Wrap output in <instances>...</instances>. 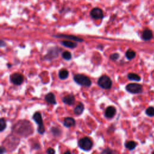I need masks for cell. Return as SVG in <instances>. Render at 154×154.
I'll return each mask as SVG.
<instances>
[{
  "label": "cell",
  "instance_id": "f1b7e54d",
  "mask_svg": "<svg viewBox=\"0 0 154 154\" xmlns=\"http://www.w3.org/2000/svg\"><path fill=\"white\" fill-rule=\"evenodd\" d=\"M64 153H70V152L69 151V150H67V151H66V152H64Z\"/></svg>",
  "mask_w": 154,
  "mask_h": 154
},
{
  "label": "cell",
  "instance_id": "cb8c5ba5",
  "mask_svg": "<svg viewBox=\"0 0 154 154\" xmlns=\"http://www.w3.org/2000/svg\"><path fill=\"white\" fill-rule=\"evenodd\" d=\"M146 113L149 116H154V108L150 106L146 110Z\"/></svg>",
  "mask_w": 154,
  "mask_h": 154
},
{
  "label": "cell",
  "instance_id": "603a6c76",
  "mask_svg": "<svg viewBox=\"0 0 154 154\" xmlns=\"http://www.w3.org/2000/svg\"><path fill=\"white\" fill-rule=\"evenodd\" d=\"M7 125H6V122L4 120V119L1 118L0 119V131L1 132H2L5 128H6Z\"/></svg>",
  "mask_w": 154,
  "mask_h": 154
},
{
  "label": "cell",
  "instance_id": "5b68a950",
  "mask_svg": "<svg viewBox=\"0 0 154 154\" xmlns=\"http://www.w3.org/2000/svg\"><path fill=\"white\" fill-rule=\"evenodd\" d=\"M126 90L131 93L137 94L141 93L143 91V87L138 84L130 83L126 85Z\"/></svg>",
  "mask_w": 154,
  "mask_h": 154
},
{
  "label": "cell",
  "instance_id": "4fadbf2b",
  "mask_svg": "<svg viewBox=\"0 0 154 154\" xmlns=\"http://www.w3.org/2000/svg\"><path fill=\"white\" fill-rule=\"evenodd\" d=\"M153 37L152 31L149 29H146L142 33V38L144 40H150Z\"/></svg>",
  "mask_w": 154,
  "mask_h": 154
},
{
  "label": "cell",
  "instance_id": "52a82bcc",
  "mask_svg": "<svg viewBox=\"0 0 154 154\" xmlns=\"http://www.w3.org/2000/svg\"><path fill=\"white\" fill-rule=\"evenodd\" d=\"M10 79L13 84L16 85H19L23 83L24 78L21 74L19 73H14L10 76Z\"/></svg>",
  "mask_w": 154,
  "mask_h": 154
},
{
  "label": "cell",
  "instance_id": "d6986e66",
  "mask_svg": "<svg viewBox=\"0 0 154 154\" xmlns=\"http://www.w3.org/2000/svg\"><path fill=\"white\" fill-rule=\"evenodd\" d=\"M136 146H137V143L134 141H129L125 143L126 148H127L130 150L134 149L136 147Z\"/></svg>",
  "mask_w": 154,
  "mask_h": 154
},
{
  "label": "cell",
  "instance_id": "7a4b0ae2",
  "mask_svg": "<svg viewBox=\"0 0 154 154\" xmlns=\"http://www.w3.org/2000/svg\"><path fill=\"white\" fill-rule=\"evenodd\" d=\"M78 146L84 151H89L93 147V141L88 137H83L78 141Z\"/></svg>",
  "mask_w": 154,
  "mask_h": 154
},
{
  "label": "cell",
  "instance_id": "44dd1931",
  "mask_svg": "<svg viewBox=\"0 0 154 154\" xmlns=\"http://www.w3.org/2000/svg\"><path fill=\"white\" fill-rule=\"evenodd\" d=\"M51 132L52 134V135L55 137H58L59 135H61V131L60 129L56 128V127H53L51 128Z\"/></svg>",
  "mask_w": 154,
  "mask_h": 154
},
{
  "label": "cell",
  "instance_id": "8992f818",
  "mask_svg": "<svg viewBox=\"0 0 154 154\" xmlns=\"http://www.w3.org/2000/svg\"><path fill=\"white\" fill-rule=\"evenodd\" d=\"M61 51V50L59 48H57V47L52 48L50 49L48 51L46 55L44 57V60L50 61L54 58H55L56 57H57L58 56L59 52Z\"/></svg>",
  "mask_w": 154,
  "mask_h": 154
},
{
  "label": "cell",
  "instance_id": "9c48e42d",
  "mask_svg": "<svg viewBox=\"0 0 154 154\" xmlns=\"http://www.w3.org/2000/svg\"><path fill=\"white\" fill-rule=\"evenodd\" d=\"M53 37H57V38H67L68 40H73V41H75V42H82L84 41V40L81 38L78 37L76 36L75 35H66V34H57V35H53Z\"/></svg>",
  "mask_w": 154,
  "mask_h": 154
},
{
  "label": "cell",
  "instance_id": "9a60e30c",
  "mask_svg": "<svg viewBox=\"0 0 154 154\" xmlns=\"http://www.w3.org/2000/svg\"><path fill=\"white\" fill-rule=\"evenodd\" d=\"M84 110V106L83 103H79L75 106L73 111H74V114L75 115L79 116L83 112Z\"/></svg>",
  "mask_w": 154,
  "mask_h": 154
},
{
  "label": "cell",
  "instance_id": "ba28073f",
  "mask_svg": "<svg viewBox=\"0 0 154 154\" xmlns=\"http://www.w3.org/2000/svg\"><path fill=\"white\" fill-rule=\"evenodd\" d=\"M90 14L91 17L94 19H102L103 17V11L99 8H93L90 12Z\"/></svg>",
  "mask_w": 154,
  "mask_h": 154
},
{
  "label": "cell",
  "instance_id": "7402d4cb",
  "mask_svg": "<svg viewBox=\"0 0 154 154\" xmlns=\"http://www.w3.org/2000/svg\"><path fill=\"white\" fill-rule=\"evenodd\" d=\"M61 56L63 59L66 60H70L72 59V54L69 51H64L62 53Z\"/></svg>",
  "mask_w": 154,
  "mask_h": 154
},
{
  "label": "cell",
  "instance_id": "484cf974",
  "mask_svg": "<svg viewBox=\"0 0 154 154\" xmlns=\"http://www.w3.org/2000/svg\"><path fill=\"white\" fill-rule=\"evenodd\" d=\"M114 153L113 151L111 150V149H105L102 152V153Z\"/></svg>",
  "mask_w": 154,
  "mask_h": 154
},
{
  "label": "cell",
  "instance_id": "e0dca14e",
  "mask_svg": "<svg viewBox=\"0 0 154 154\" xmlns=\"http://www.w3.org/2000/svg\"><path fill=\"white\" fill-rule=\"evenodd\" d=\"M69 76V72L66 69H61L59 71L58 77L61 79H66Z\"/></svg>",
  "mask_w": 154,
  "mask_h": 154
},
{
  "label": "cell",
  "instance_id": "7c38bea8",
  "mask_svg": "<svg viewBox=\"0 0 154 154\" xmlns=\"http://www.w3.org/2000/svg\"><path fill=\"white\" fill-rule=\"evenodd\" d=\"M45 100L47 103L51 105H55L57 103L55 96L52 93H49L45 96Z\"/></svg>",
  "mask_w": 154,
  "mask_h": 154
},
{
  "label": "cell",
  "instance_id": "f546056e",
  "mask_svg": "<svg viewBox=\"0 0 154 154\" xmlns=\"http://www.w3.org/2000/svg\"><path fill=\"white\" fill-rule=\"evenodd\" d=\"M153 153H154V152H153Z\"/></svg>",
  "mask_w": 154,
  "mask_h": 154
},
{
  "label": "cell",
  "instance_id": "277c9868",
  "mask_svg": "<svg viewBox=\"0 0 154 154\" xmlns=\"http://www.w3.org/2000/svg\"><path fill=\"white\" fill-rule=\"evenodd\" d=\"M97 84L102 88L108 90L111 88L112 81L108 76L103 75L99 78Z\"/></svg>",
  "mask_w": 154,
  "mask_h": 154
},
{
  "label": "cell",
  "instance_id": "83f0119b",
  "mask_svg": "<svg viewBox=\"0 0 154 154\" xmlns=\"http://www.w3.org/2000/svg\"><path fill=\"white\" fill-rule=\"evenodd\" d=\"M5 152H6L5 149L3 146H1V148H0V153H1V154H2V153H5Z\"/></svg>",
  "mask_w": 154,
  "mask_h": 154
},
{
  "label": "cell",
  "instance_id": "d4e9b609",
  "mask_svg": "<svg viewBox=\"0 0 154 154\" xmlns=\"http://www.w3.org/2000/svg\"><path fill=\"white\" fill-rule=\"evenodd\" d=\"M119 56L120 55L118 53H114V54H112L109 56V58L112 61H115V60H117L119 58Z\"/></svg>",
  "mask_w": 154,
  "mask_h": 154
},
{
  "label": "cell",
  "instance_id": "8fae6325",
  "mask_svg": "<svg viewBox=\"0 0 154 154\" xmlns=\"http://www.w3.org/2000/svg\"><path fill=\"white\" fill-rule=\"evenodd\" d=\"M116 112V108L112 106H108L105 111V116L108 119L112 118Z\"/></svg>",
  "mask_w": 154,
  "mask_h": 154
},
{
  "label": "cell",
  "instance_id": "6da1fadb",
  "mask_svg": "<svg viewBox=\"0 0 154 154\" xmlns=\"http://www.w3.org/2000/svg\"><path fill=\"white\" fill-rule=\"evenodd\" d=\"M75 82L79 85L89 87L91 85V81L88 77L82 74H76L73 76Z\"/></svg>",
  "mask_w": 154,
  "mask_h": 154
},
{
  "label": "cell",
  "instance_id": "ac0fdd59",
  "mask_svg": "<svg viewBox=\"0 0 154 154\" xmlns=\"http://www.w3.org/2000/svg\"><path fill=\"white\" fill-rule=\"evenodd\" d=\"M128 78L129 80L131 81H140L141 80V78L139 75H138L136 73H130L128 75Z\"/></svg>",
  "mask_w": 154,
  "mask_h": 154
},
{
  "label": "cell",
  "instance_id": "5bb4252c",
  "mask_svg": "<svg viewBox=\"0 0 154 154\" xmlns=\"http://www.w3.org/2000/svg\"><path fill=\"white\" fill-rule=\"evenodd\" d=\"M75 120L72 117H66L64 119L63 125L66 128H70L75 125Z\"/></svg>",
  "mask_w": 154,
  "mask_h": 154
},
{
  "label": "cell",
  "instance_id": "3957f363",
  "mask_svg": "<svg viewBox=\"0 0 154 154\" xmlns=\"http://www.w3.org/2000/svg\"><path fill=\"white\" fill-rule=\"evenodd\" d=\"M32 119L35 121V122L38 125V128H37L38 132L40 134H43L45 132V129L43 123L42 117L40 112H35L32 116Z\"/></svg>",
  "mask_w": 154,
  "mask_h": 154
},
{
  "label": "cell",
  "instance_id": "ffe728a7",
  "mask_svg": "<svg viewBox=\"0 0 154 154\" xmlns=\"http://www.w3.org/2000/svg\"><path fill=\"white\" fill-rule=\"evenodd\" d=\"M125 55H126V57L128 59V60H132L133 59L135 55H136V54H135V52L131 50V49H129L126 51V54H125Z\"/></svg>",
  "mask_w": 154,
  "mask_h": 154
},
{
  "label": "cell",
  "instance_id": "30bf717a",
  "mask_svg": "<svg viewBox=\"0 0 154 154\" xmlns=\"http://www.w3.org/2000/svg\"><path fill=\"white\" fill-rule=\"evenodd\" d=\"M62 101L65 104H67L68 105H72L75 102V98L73 94H70L63 97L62 99Z\"/></svg>",
  "mask_w": 154,
  "mask_h": 154
},
{
  "label": "cell",
  "instance_id": "2e32d148",
  "mask_svg": "<svg viewBox=\"0 0 154 154\" xmlns=\"http://www.w3.org/2000/svg\"><path fill=\"white\" fill-rule=\"evenodd\" d=\"M62 45L66 48H69L70 49H73L77 46V43L71 42V41H62L61 42Z\"/></svg>",
  "mask_w": 154,
  "mask_h": 154
},
{
  "label": "cell",
  "instance_id": "4316f807",
  "mask_svg": "<svg viewBox=\"0 0 154 154\" xmlns=\"http://www.w3.org/2000/svg\"><path fill=\"white\" fill-rule=\"evenodd\" d=\"M46 153H49V154H53V153H55V151L52 148H48L46 150Z\"/></svg>",
  "mask_w": 154,
  "mask_h": 154
}]
</instances>
